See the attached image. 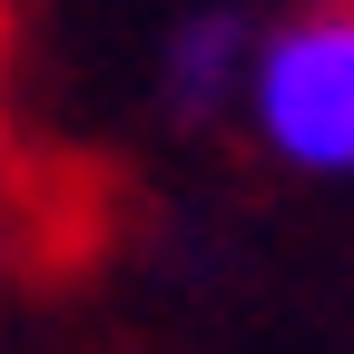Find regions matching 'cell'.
Segmentation results:
<instances>
[{
  "label": "cell",
  "instance_id": "7a4b0ae2",
  "mask_svg": "<svg viewBox=\"0 0 354 354\" xmlns=\"http://www.w3.org/2000/svg\"><path fill=\"white\" fill-rule=\"evenodd\" d=\"M236 10H197L187 30L167 39V109L177 118H216L227 109V88H236Z\"/></svg>",
  "mask_w": 354,
  "mask_h": 354
},
{
  "label": "cell",
  "instance_id": "6da1fadb",
  "mask_svg": "<svg viewBox=\"0 0 354 354\" xmlns=\"http://www.w3.org/2000/svg\"><path fill=\"white\" fill-rule=\"evenodd\" d=\"M256 128L286 167H354V0H315L256 50Z\"/></svg>",
  "mask_w": 354,
  "mask_h": 354
}]
</instances>
